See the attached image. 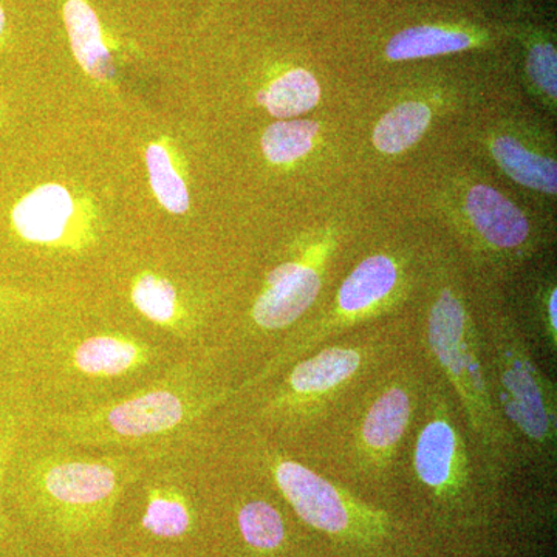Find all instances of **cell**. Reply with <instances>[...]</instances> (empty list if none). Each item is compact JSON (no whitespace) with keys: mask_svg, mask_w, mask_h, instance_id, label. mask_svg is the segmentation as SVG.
Masks as SVG:
<instances>
[{"mask_svg":"<svg viewBox=\"0 0 557 557\" xmlns=\"http://www.w3.org/2000/svg\"><path fill=\"white\" fill-rule=\"evenodd\" d=\"M428 348L454 388L491 478H502L515 443L491 391L482 336L453 288H442L428 313Z\"/></svg>","mask_w":557,"mask_h":557,"instance_id":"6da1fadb","label":"cell"},{"mask_svg":"<svg viewBox=\"0 0 557 557\" xmlns=\"http://www.w3.org/2000/svg\"><path fill=\"white\" fill-rule=\"evenodd\" d=\"M482 336L491 391L512 443L537 467L552 468L557 446V397L527 341L507 318L487 321Z\"/></svg>","mask_w":557,"mask_h":557,"instance_id":"7a4b0ae2","label":"cell"},{"mask_svg":"<svg viewBox=\"0 0 557 557\" xmlns=\"http://www.w3.org/2000/svg\"><path fill=\"white\" fill-rule=\"evenodd\" d=\"M274 482L307 525L344 544L376 545L391 534L392 520L298 461L277 460Z\"/></svg>","mask_w":557,"mask_h":557,"instance_id":"3957f363","label":"cell"},{"mask_svg":"<svg viewBox=\"0 0 557 557\" xmlns=\"http://www.w3.org/2000/svg\"><path fill=\"white\" fill-rule=\"evenodd\" d=\"M398 285V265L391 256L375 255L362 260L341 285L332 317L322 319L313 327L300 333L288 346H284L267 372H274L288 362L298 361L333 333L379 313L394 298Z\"/></svg>","mask_w":557,"mask_h":557,"instance_id":"277c9868","label":"cell"},{"mask_svg":"<svg viewBox=\"0 0 557 557\" xmlns=\"http://www.w3.org/2000/svg\"><path fill=\"white\" fill-rule=\"evenodd\" d=\"M468 450L448 401L435 394L418 432L413 471L418 482L440 502H453L468 485Z\"/></svg>","mask_w":557,"mask_h":557,"instance_id":"5b68a950","label":"cell"},{"mask_svg":"<svg viewBox=\"0 0 557 557\" xmlns=\"http://www.w3.org/2000/svg\"><path fill=\"white\" fill-rule=\"evenodd\" d=\"M120 475L102 461H60L40 474L42 504L62 522L79 525L101 518L115 500Z\"/></svg>","mask_w":557,"mask_h":557,"instance_id":"8992f818","label":"cell"},{"mask_svg":"<svg viewBox=\"0 0 557 557\" xmlns=\"http://www.w3.org/2000/svg\"><path fill=\"white\" fill-rule=\"evenodd\" d=\"M366 350L358 347L332 346L321 348L302 361H296L282 383L276 406L278 409H318L341 394L366 368Z\"/></svg>","mask_w":557,"mask_h":557,"instance_id":"52a82bcc","label":"cell"},{"mask_svg":"<svg viewBox=\"0 0 557 557\" xmlns=\"http://www.w3.org/2000/svg\"><path fill=\"white\" fill-rule=\"evenodd\" d=\"M417 397L409 384H387L362 413L357 432L358 453L373 467H386L408 434Z\"/></svg>","mask_w":557,"mask_h":557,"instance_id":"ba28073f","label":"cell"},{"mask_svg":"<svg viewBox=\"0 0 557 557\" xmlns=\"http://www.w3.org/2000/svg\"><path fill=\"white\" fill-rule=\"evenodd\" d=\"M321 287V274L314 267L304 262L282 263L267 277V287L256 300L252 319L265 330L287 329L313 306Z\"/></svg>","mask_w":557,"mask_h":557,"instance_id":"9c48e42d","label":"cell"},{"mask_svg":"<svg viewBox=\"0 0 557 557\" xmlns=\"http://www.w3.org/2000/svg\"><path fill=\"white\" fill-rule=\"evenodd\" d=\"M189 416V403L170 388H153L106 409L97 423L119 438H146L177 428Z\"/></svg>","mask_w":557,"mask_h":557,"instance_id":"30bf717a","label":"cell"},{"mask_svg":"<svg viewBox=\"0 0 557 557\" xmlns=\"http://www.w3.org/2000/svg\"><path fill=\"white\" fill-rule=\"evenodd\" d=\"M467 212L472 226L491 248L512 251L523 247L530 237L525 214L491 186L475 185L469 189Z\"/></svg>","mask_w":557,"mask_h":557,"instance_id":"8fae6325","label":"cell"},{"mask_svg":"<svg viewBox=\"0 0 557 557\" xmlns=\"http://www.w3.org/2000/svg\"><path fill=\"white\" fill-rule=\"evenodd\" d=\"M73 214L69 190L44 185L25 196L13 209V225L25 240L51 244L61 239Z\"/></svg>","mask_w":557,"mask_h":557,"instance_id":"7c38bea8","label":"cell"},{"mask_svg":"<svg viewBox=\"0 0 557 557\" xmlns=\"http://www.w3.org/2000/svg\"><path fill=\"white\" fill-rule=\"evenodd\" d=\"M64 21L73 53L81 67L94 78L112 79L115 67L102 40L100 21L95 11L84 0H69L64 7Z\"/></svg>","mask_w":557,"mask_h":557,"instance_id":"4fadbf2b","label":"cell"},{"mask_svg":"<svg viewBox=\"0 0 557 557\" xmlns=\"http://www.w3.org/2000/svg\"><path fill=\"white\" fill-rule=\"evenodd\" d=\"M475 39L467 32L438 25H417L397 33L386 46L391 61L424 60L471 49Z\"/></svg>","mask_w":557,"mask_h":557,"instance_id":"5bb4252c","label":"cell"},{"mask_svg":"<svg viewBox=\"0 0 557 557\" xmlns=\"http://www.w3.org/2000/svg\"><path fill=\"white\" fill-rule=\"evenodd\" d=\"M498 166L519 185L555 196L557 189L556 161L539 156L512 137H498L491 145Z\"/></svg>","mask_w":557,"mask_h":557,"instance_id":"9a60e30c","label":"cell"},{"mask_svg":"<svg viewBox=\"0 0 557 557\" xmlns=\"http://www.w3.org/2000/svg\"><path fill=\"white\" fill-rule=\"evenodd\" d=\"M75 366L90 376H116L138 368L143 348L120 336H94L81 343L73 354Z\"/></svg>","mask_w":557,"mask_h":557,"instance_id":"2e32d148","label":"cell"},{"mask_svg":"<svg viewBox=\"0 0 557 557\" xmlns=\"http://www.w3.org/2000/svg\"><path fill=\"white\" fill-rule=\"evenodd\" d=\"M431 116V109L418 101L403 102L388 110L373 131L376 149L397 156L412 148L426 134Z\"/></svg>","mask_w":557,"mask_h":557,"instance_id":"e0dca14e","label":"cell"},{"mask_svg":"<svg viewBox=\"0 0 557 557\" xmlns=\"http://www.w3.org/2000/svg\"><path fill=\"white\" fill-rule=\"evenodd\" d=\"M319 98L321 87L317 78L304 69L289 70L259 94V101L271 115L282 120L309 112L318 104Z\"/></svg>","mask_w":557,"mask_h":557,"instance_id":"ac0fdd59","label":"cell"},{"mask_svg":"<svg viewBox=\"0 0 557 557\" xmlns=\"http://www.w3.org/2000/svg\"><path fill=\"white\" fill-rule=\"evenodd\" d=\"M318 132L319 126L314 121H278L263 132V153L271 163H293L310 152Z\"/></svg>","mask_w":557,"mask_h":557,"instance_id":"d6986e66","label":"cell"},{"mask_svg":"<svg viewBox=\"0 0 557 557\" xmlns=\"http://www.w3.org/2000/svg\"><path fill=\"white\" fill-rule=\"evenodd\" d=\"M237 522L244 541L258 552H276L284 544V519L269 502H248L240 508Z\"/></svg>","mask_w":557,"mask_h":557,"instance_id":"ffe728a7","label":"cell"},{"mask_svg":"<svg viewBox=\"0 0 557 557\" xmlns=\"http://www.w3.org/2000/svg\"><path fill=\"white\" fill-rule=\"evenodd\" d=\"M141 523L153 536L175 539L188 533L193 515L185 498L178 494L152 491Z\"/></svg>","mask_w":557,"mask_h":557,"instance_id":"44dd1931","label":"cell"},{"mask_svg":"<svg viewBox=\"0 0 557 557\" xmlns=\"http://www.w3.org/2000/svg\"><path fill=\"white\" fill-rule=\"evenodd\" d=\"M150 186L157 199L168 211L183 214L189 207L188 189L185 182L172 168L171 157L161 145H150L146 152Z\"/></svg>","mask_w":557,"mask_h":557,"instance_id":"7402d4cb","label":"cell"},{"mask_svg":"<svg viewBox=\"0 0 557 557\" xmlns=\"http://www.w3.org/2000/svg\"><path fill=\"white\" fill-rule=\"evenodd\" d=\"M132 300L135 307L146 318L159 324H170L174 321L175 310H177V293L170 282L145 274L138 278L134 289H132Z\"/></svg>","mask_w":557,"mask_h":557,"instance_id":"603a6c76","label":"cell"},{"mask_svg":"<svg viewBox=\"0 0 557 557\" xmlns=\"http://www.w3.org/2000/svg\"><path fill=\"white\" fill-rule=\"evenodd\" d=\"M530 78L549 98L557 94V54L549 42H537L531 47L527 61Z\"/></svg>","mask_w":557,"mask_h":557,"instance_id":"cb8c5ba5","label":"cell"},{"mask_svg":"<svg viewBox=\"0 0 557 557\" xmlns=\"http://www.w3.org/2000/svg\"><path fill=\"white\" fill-rule=\"evenodd\" d=\"M7 17L5 11H3L2 7H0V35H2L3 30H5Z\"/></svg>","mask_w":557,"mask_h":557,"instance_id":"d4e9b609","label":"cell"}]
</instances>
